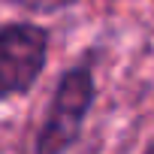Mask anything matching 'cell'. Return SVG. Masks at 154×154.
Masks as SVG:
<instances>
[{
  "label": "cell",
  "instance_id": "obj_3",
  "mask_svg": "<svg viewBox=\"0 0 154 154\" xmlns=\"http://www.w3.org/2000/svg\"><path fill=\"white\" fill-rule=\"evenodd\" d=\"M12 3L24 6V9H33V12H54V9H63L75 0H12Z\"/></svg>",
  "mask_w": 154,
  "mask_h": 154
},
{
  "label": "cell",
  "instance_id": "obj_2",
  "mask_svg": "<svg viewBox=\"0 0 154 154\" xmlns=\"http://www.w3.org/2000/svg\"><path fill=\"white\" fill-rule=\"evenodd\" d=\"M48 36L33 24H12L0 30V97L27 91L42 72Z\"/></svg>",
  "mask_w": 154,
  "mask_h": 154
},
{
  "label": "cell",
  "instance_id": "obj_1",
  "mask_svg": "<svg viewBox=\"0 0 154 154\" xmlns=\"http://www.w3.org/2000/svg\"><path fill=\"white\" fill-rule=\"evenodd\" d=\"M94 100V79L85 66L69 69L54 94L48 121L39 133V154H60L63 148H69V142L79 136L82 121L91 109Z\"/></svg>",
  "mask_w": 154,
  "mask_h": 154
}]
</instances>
